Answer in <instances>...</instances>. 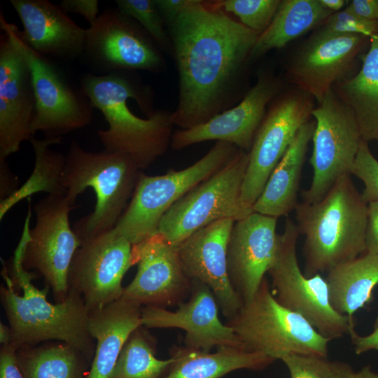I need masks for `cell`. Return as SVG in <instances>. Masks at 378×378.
Instances as JSON below:
<instances>
[{
	"instance_id": "6da1fadb",
	"label": "cell",
	"mask_w": 378,
	"mask_h": 378,
	"mask_svg": "<svg viewBox=\"0 0 378 378\" xmlns=\"http://www.w3.org/2000/svg\"><path fill=\"white\" fill-rule=\"evenodd\" d=\"M167 22L179 76L172 120L186 130L232 105L242 69L260 34L233 20L214 1L191 0Z\"/></svg>"
},
{
	"instance_id": "7a4b0ae2",
	"label": "cell",
	"mask_w": 378,
	"mask_h": 378,
	"mask_svg": "<svg viewBox=\"0 0 378 378\" xmlns=\"http://www.w3.org/2000/svg\"><path fill=\"white\" fill-rule=\"evenodd\" d=\"M81 83L108 123V129L97 131L104 150L127 155L141 171L167 151L174 125L172 112L151 110L147 98L120 71L88 74Z\"/></svg>"
},
{
	"instance_id": "3957f363",
	"label": "cell",
	"mask_w": 378,
	"mask_h": 378,
	"mask_svg": "<svg viewBox=\"0 0 378 378\" xmlns=\"http://www.w3.org/2000/svg\"><path fill=\"white\" fill-rule=\"evenodd\" d=\"M12 277L4 266L6 286L0 287L1 302L16 350L49 341L66 342L92 361L95 341L88 329L89 311L81 295L69 288L61 302L47 300L49 287L38 289L31 283L33 273L13 261Z\"/></svg>"
},
{
	"instance_id": "277c9868",
	"label": "cell",
	"mask_w": 378,
	"mask_h": 378,
	"mask_svg": "<svg viewBox=\"0 0 378 378\" xmlns=\"http://www.w3.org/2000/svg\"><path fill=\"white\" fill-rule=\"evenodd\" d=\"M299 234L304 237V274L312 276L366 253L368 203L351 174L342 176L325 197L295 209Z\"/></svg>"
},
{
	"instance_id": "5b68a950",
	"label": "cell",
	"mask_w": 378,
	"mask_h": 378,
	"mask_svg": "<svg viewBox=\"0 0 378 378\" xmlns=\"http://www.w3.org/2000/svg\"><path fill=\"white\" fill-rule=\"evenodd\" d=\"M62 185L66 197L76 204L77 197L92 188L96 195L93 212L76 222L73 230L80 244L112 230L128 205L141 172L122 153L89 152L72 141L66 155Z\"/></svg>"
},
{
	"instance_id": "8992f818",
	"label": "cell",
	"mask_w": 378,
	"mask_h": 378,
	"mask_svg": "<svg viewBox=\"0 0 378 378\" xmlns=\"http://www.w3.org/2000/svg\"><path fill=\"white\" fill-rule=\"evenodd\" d=\"M240 151L234 145L218 141L200 160L181 169L160 176L140 172L132 198L112 230L136 245L158 232L166 212L194 187L225 167Z\"/></svg>"
},
{
	"instance_id": "52a82bcc",
	"label": "cell",
	"mask_w": 378,
	"mask_h": 378,
	"mask_svg": "<svg viewBox=\"0 0 378 378\" xmlns=\"http://www.w3.org/2000/svg\"><path fill=\"white\" fill-rule=\"evenodd\" d=\"M245 349L275 360L288 355L327 358L330 340L302 316L280 304L265 277L252 300L226 323Z\"/></svg>"
},
{
	"instance_id": "ba28073f",
	"label": "cell",
	"mask_w": 378,
	"mask_h": 378,
	"mask_svg": "<svg viewBox=\"0 0 378 378\" xmlns=\"http://www.w3.org/2000/svg\"><path fill=\"white\" fill-rule=\"evenodd\" d=\"M299 234L296 224L287 218L283 233L279 234L276 258L268 271L275 299L326 338L332 340L349 334L354 327V318L334 309L326 278L321 274L307 276L302 272L296 251Z\"/></svg>"
},
{
	"instance_id": "9c48e42d",
	"label": "cell",
	"mask_w": 378,
	"mask_h": 378,
	"mask_svg": "<svg viewBox=\"0 0 378 378\" xmlns=\"http://www.w3.org/2000/svg\"><path fill=\"white\" fill-rule=\"evenodd\" d=\"M248 153L240 150L223 169L184 195L161 219L158 233L178 246L198 230L217 220H241L253 211L241 201Z\"/></svg>"
},
{
	"instance_id": "30bf717a",
	"label": "cell",
	"mask_w": 378,
	"mask_h": 378,
	"mask_svg": "<svg viewBox=\"0 0 378 378\" xmlns=\"http://www.w3.org/2000/svg\"><path fill=\"white\" fill-rule=\"evenodd\" d=\"M0 27L23 55L31 71L36 104L31 123L32 135L41 132L46 137H62L88 125L94 108L83 91L78 92L70 87L45 56L21 38L18 27L7 22L3 14Z\"/></svg>"
},
{
	"instance_id": "8fae6325",
	"label": "cell",
	"mask_w": 378,
	"mask_h": 378,
	"mask_svg": "<svg viewBox=\"0 0 378 378\" xmlns=\"http://www.w3.org/2000/svg\"><path fill=\"white\" fill-rule=\"evenodd\" d=\"M312 115L315 119L314 147L309 162L313 169L309 188L302 193L303 202L322 200L345 174H351L362 140L353 111L330 90Z\"/></svg>"
},
{
	"instance_id": "7c38bea8",
	"label": "cell",
	"mask_w": 378,
	"mask_h": 378,
	"mask_svg": "<svg viewBox=\"0 0 378 378\" xmlns=\"http://www.w3.org/2000/svg\"><path fill=\"white\" fill-rule=\"evenodd\" d=\"M76 205L65 195H48L34 206L36 223L24 244L23 268L42 276L55 302L69 292L68 274L80 241L71 227L69 215Z\"/></svg>"
},
{
	"instance_id": "4fadbf2b",
	"label": "cell",
	"mask_w": 378,
	"mask_h": 378,
	"mask_svg": "<svg viewBox=\"0 0 378 378\" xmlns=\"http://www.w3.org/2000/svg\"><path fill=\"white\" fill-rule=\"evenodd\" d=\"M132 246L113 230L81 242L69 267L68 284L81 295L89 312L122 298V278L132 266Z\"/></svg>"
},
{
	"instance_id": "5bb4252c",
	"label": "cell",
	"mask_w": 378,
	"mask_h": 378,
	"mask_svg": "<svg viewBox=\"0 0 378 378\" xmlns=\"http://www.w3.org/2000/svg\"><path fill=\"white\" fill-rule=\"evenodd\" d=\"M314 109L306 93L288 94L278 99L265 114L248 153L241 201L253 210L274 169L281 160L300 128Z\"/></svg>"
},
{
	"instance_id": "9a60e30c",
	"label": "cell",
	"mask_w": 378,
	"mask_h": 378,
	"mask_svg": "<svg viewBox=\"0 0 378 378\" xmlns=\"http://www.w3.org/2000/svg\"><path fill=\"white\" fill-rule=\"evenodd\" d=\"M136 275L124 287L122 298L141 307L166 308L179 305L190 296L192 281L185 273L177 246L160 233L132 246Z\"/></svg>"
},
{
	"instance_id": "2e32d148",
	"label": "cell",
	"mask_w": 378,
	"mask_h": 378,
	"mask_svg": "<svg viewBox=\"0 0 378 378\" xmlns=\"http://www.w3.org/2000/svg\"><path fill=\"white\" fill-rule=\"evenodd\" d=\"M106 10L87 29L85 52L106 74L122 70L160 72L163 58L150 40L131 20Z\"/></svg>"
},
{
	"instance_id": "e0dca14e",
	"label": "cell",
	"mask_w": 378,
	"mask_h": 378,
	"mask_svg": "<svg viewBox=\"0 0 378 378\" xmlns=\"http://www.w3.org/2000/svg\"><path fill=\"white\" fill-rule=\"evenodd\" d=\"M277 219L252 212L234 223L227 245V273L243 304L252 300L276 258Z\"/></svg>"
},
{
	"instance_id": "ac0fdd59",
	"label": "cell",
	"mask_w": 378,
	"mask_h": 378,
	"mask_svg": "<svg viewBox=\"0 0 378 378\" xmlns=\"http://www.w3.org/2000/svg\"><path fill=\"white\" fill-rule=\"evenodd\" d=\"M234 222L232 218L214 222L177 246L186 275L190 280L199 281L211 289L227 320L234 317L243 306L227 273V245Z\"/></svg>"
},
{
	"instance_id": "d6986e66",
	"label": "cell",
	"mask_w": 378,
	"mask_h": 378,
	"mask_svg": "<svg viewBox=\"0 0 378 378\" xmlns=\"http://www.w3.org/2000/svg\"><path fill=\"white\" fill-rule=\"evenodd\" d=\"M188 300L176 311L155 307H143L142 326L146 328H181L186 332V347L210 351L216 346L244 347L233 330L218 316V304L211 289L192 280Z\"/></svg>"
},
{
	"instance_id": "ffe728a7",
	"label": "cell",
	"mask_w": 378,
	"mask_h": 378,
	"mask_svg": "<svg viewBox=\"0 0 378 378\" xmlns=\"http://www.w3.org/2000/svg\"><path fill=\"white\" fill-rule=\"evenodd\" d=\"M35 97L29 65L8 36H0V160L33 136Z\"/></svg>"
},
{
	"instance_id": "44dd1931",
	"label": "cell",
	"mask_w": 378,
	"mask_h": 378,
	"mask_svg": "<svg viewBox=\"0 0 378 378\" xmlns=\"http://www.w3.org/2000/svg\"><path fill=\"white\" fill-rule=\"evenodd\" d=\"M278 89V82L274 79L260 77L236 106L203 124L173 132L170 146L181 150L202 141L216 140L232 144L248 153L265 115L266 106Z\"/></svg>"
},
{
	"instance_id": "7402d4cb",
	"label": "cell",
	"mask_w": 378,
	"mask_h": 378,
	"mask_svg": "<svg viewBox=\"0 0 378 378\" xmlns=\"http://www.w3.org/2000/svg\"><path fill=\"white\" fill-rule=\"evenodd\" d=\"M363 36L334 34L323 30L302 47L288 70L289 80L318 104L347 73Z\"/></svg>"
},
{
	"instance_id": "603a6c76",
	"label": "cell",
	"mask_w": 378,
	"mask_h": 378,
	"mask_svg": "<svg viewBox=\"0 0 378 378\" xmlns=\"http://www.w3.org/2000/svg\"><path fill=\"white\" fill-rule=\"evenodd\" d=\"M22 24L21 38L41 55L74 57L85 52L87 29L48 0H10Z\"/></svg>"
},
{
	"instance_id": "cb8c5ba5",
	"label": "cell",
	"mask_w": 378,
	"mask_h": 378,
	"mask_svg": "<svg viewBox=\"0 0 378 378\" xmlns=\"http://www.w3.org/2000/svg\"><path fill=\"white\" fill-rule=\"evenodd\" d=\"M142 307L120 298L88 316L89 332L96 342L86 378H110L130 335L142 326Z\"/></svg>"
},
{
	"instance_id": "d4e9b609",
	"label": "cell",
	"mask_w": 378,
	"mask_h": 378,
	"mask_svg": "<svg viewBox=\"0 0 378 378\" xmlns=\"http://www.w3.org/2000/svg\"><path fill=\"white\" fill-rule=\"evenodd\" d=\"M314 129L315 121L309 120L300 128L253 205V212L278 218L295 210L305 155Z\"/></svg>"
},
{
	"instance_id": "484cf974",
	"label": "cell",
	"mask_w": 378,
	"mask_h": 378,
	"mask_svg": "<svg viewBox=\"0 0 378 378\" xmlns=\"http://www.w3.org/2000/svg\"><path fill=\"white\" fill-rule=\"evenodd\" d=\"M171 356L174 361L161 378H220L237 370H261L275 361L260 352L228 346H219L214 353L177 347Z\"/></svg>"
},
{
	"instance_id": "4316f807",
	"label": "cell",
	"mask_w": 378,
	"mask_h": 378,
	"mask_svg": "<svg viewBox=\"0 0 378 378\" xmlns=\"http://www.w3.org/2000/svg\"><path fill=\"white\" fill-rule=\"evenodd\" d=\"M330 302L335 310L354 318L355 312L368 307L378 285V255L365 253L327 272Z\"/></svg>"
},
{
	"instance_id": "83f0119b",
	"label": "cell",
	"mask_w": 378,
	"mask_h": 378,
	"mask_svg": "<svg viewBox=\"0 0 378 378\" xmlns=\"http://www.w3.org/2000/svg\"><path fill=\"white\" fill-rule=\"evenodd\" d=\"M337 97L353 111L362 139L369 142L378 135V32L370 37V46L362 67L354 77L337 88Z\"/></svg>"
},
{
	"instance_id": "f1b7e54d",
	"label": "cell",
	"mask_w": 378,
	"mask_h": 378,
	"mask_svg": "<svg viewBox=\"0 0 378 378\" xmlns=\"http://www.w3.org/2000/svg\"><path fill=\"white\" fill-rule=\"evenodd\" d=\"M332 13L320 0L281 1L271 23L259 35L251 58L260 56L274 48H281L328 19Z\"/></svg>"
},
{
	"instance_id": "f546056e",
	"label": "cell",
	"mask_w": 378,
	"mask_h": 378,
	"mask_svg": "<svg viewBox=\"0 0 378 378\" xmlns=\"http://www.w3.org/2000/svg\"><path fill=\"white\" fill-rule=\"evenodd\" d=\"M24 378H86L92 361L74 346L49 341L17 350Z\"/></svg>"
},
{
	"instance_id": "4dcf8cb0",
	"label": "cell",
	"mask_w": 378,
	"mask_h": 378,
	"mask_svg": "<svg viewBox=\"0 0 378 378\" xmlns=\"http://www.w3.org/2000/svg\"><path fill=\"white\" fill-rule=\"evenodd\" d=\"M62 137H45L38 139L32 136L29 141L32 146L35 164L27 181L13 194L0 203V219L18 202L38 192L48 195H66L62 185L66 155L54 151L50 146L62 142Z\"/></svg>"
},
{
	"instance_id": "1f68e13d",
	"label": "cell",
	"mask_w": 378,
	"mask_h": 378,
	"mask_svg": "<svg viewBox=\"0 0 378 378\" xmlns=\"http://www.w3.org/2000/svg\"><path fill=\"white\" fill-rule=\"evenodd\" d=\"M174 361L156 358L153 339L141 326L125 344L110 378H161Z\"/></svg>"
},
{
	"instance_id": "d6a6232c",
	"label": "cell",
	"mask_w": 378,
	"mask_h": 378,
	"mask_svg": "<svg viewBox=\"0 0 378 378\" xmlns=\"http://www.w3.org/2000/svg\"><path fill=\"white\" fill-rule=\"evenodd\" d=\"M281 360L290 378H352L355 373L348 363L326 357L294 354L286 356Z\"/></svg>"
},
{
	"instance_id": "836d02e7",
	"label": "cell",
	"mask_w": 378,
	"mask_h": 378,
	"mask_svg": "<svg viewBox=\"0 0 378 378\" xmlns=\"http://www.w3.org/2000/svg\"><path fill=\"white\" fill-rule=\"evenodd\" d=\"M281 1L220 0L214 3L225 13L236 15L245 27L259 34L271 23Z\"/></svg>"
},
{
	"instance_id": "e575fe53",
	"label": "cell",
	"mask_w": 378,
	"mask_h": 378,
	"mask_svg": "<svg viewBox=\"0 0 378 378\" xmlns=\"http://www.w3.org/2000/svg\"><path fill=\"white\" fill-rule=\"evenodd\" d=\"M118 10L134 19L164 50L170 48V41L163 25L161 15L153 0H117Z\"/></svg>"
},
{
	"instance_id": "d590c367",
	"label": "cell",
	"mask_w": 378,
	"mask_h": 378,
	"mask_svg": "<svg viewBox=\"0 0 378 378\" xmlns=\"http://www.w3.org/2000/svg\"><path fill=\"white\" fill-rule=\"evenodd\" d=\"M352 174L360 178L365 189L362 193L368 203L378 200V160L371 153L368 142L361 140Z\"/></svg>"
},
{
	"instance_id": "8d00e7d4",
	"label": "cell",
	"mask_w": 378,
	"mask_h": 378,
	"mask_svg": "<svg viewBox=\"0 0 378 378\" xmlns=\"http://www.w3.org/2000/svg\"><path fill=\"white\" fill-rule=\"evenodd\" d=\"M334 34H358L371 37L378 32V21L360 18L344 9L332 13L322 29Z\"/></svg>"
},
{
	"instance_id": "74e56055",
	"label": "cell",
	"mask_w": 378,
	"mask_h": 378,
	"mask_svg": "<svg viewBox=\"0 0 378 378\" xmlns=\"http://www.w3.org/2000/svg\"><path fill=\"white\" fill-rule=\"evenodd\" d=\"M0 378H24L18 361L17 350L11 344L1 346Z\"/></svg>"
},
{
	"instance_id": "f35d334b",
	"label": "cell",
	"mask_w": 378,
	"mask_h": 378,
	"mask_svg": "<svg viewBox=\"0 0 378 378\" xmlns=\"http://www.w3.org/2000/svg\"><path fill=\"white\" fill-rule=\"evenodd\" d=\"M98 4L97 0H62L59 6L66 13L82 15L92 25L99 15Z\"/></svg>"
},
{
	"instance_id": "ab89813d",
	"label": "cell",
	"mask_w": 378,
	"mask_h": 378,
	"mask_svg": "<svg viewBox=\"0 0 378 378\" xmlns=\"http://www.w3.org/2000/svg\"><path fill=\"white\" fill-rule=\"evenodd\" d=\"M366 253L378 255V200L368 203Z\"/></svg>"
},
{
	"instance_id": "60d3db41",
	"label": "cell",
	"mask_w": 378,
	"mask_h": 378,
	"mask_svg": "<svg viewBox=\"0 0 378 378\" xmlns=\"http://www.w3.org/2000/svg\"><path fill=\"white\" fill-rule=\"evenodd\" d=\"M349 335L351 337L354 351L357 355L371 350H378V317L374 323L372 332L369 335H359L356 332L354 327L351 329Z\"/></svg>"
},
{
	"instance_id": "b9f144b4",
	"label": "cell",
	"mask_w": 378,
	"mask_h": 378,
	"mask_svg": "<svg viewBox=\"0 0 378 378\" xmlns=\"http://www.w3.org/2000/svg\"><path fill=\"white\" fill-rule=\"evenodd\" d=\"M345 9L360 18L378 21V0H353Z\"/></svg>"
},
{
	"instance_id": "7bdbcfd3",
	"label": "cell",
	"mask_w": 378,
	"mask_h": 378,
	"mask_svg": "<svg viewBox=\"0 0 378 378\" xmlns=\"http://www.w3.org/2000/svg\"><path fill=\"white\" fill-rule=\"evenodd\" d=\"M0 199L1 201H3L18 190V183L15 180L16 178L14 177V175L10 172L6 160H0Z\"/></svg>"
},
{
	"instance_id": "ee69618b",
	"label": "cell",
	"mask_w": 378,
	"mask_h": 378,
	"mask_svg": "<svg viewBox=\"0 0 378 378\" xmlns=\"http://www.w3.org/2000/svg\"><path fill=\"white\" fill-rule=\"evenodd\" d=\"M191 0H155V5L166 22L172 20L183 8H185Z\"/></svg>"
},
{
	"instance_id": "f6af8a7d",
	"label": "cell",
	"mask_w": 378,
	"mask_h": 378,
	"mask_svg": "<svg viewBox=\"0 0 378 378\" xmlns=\"http://www.w3.org/2000/svg\"><path fill=\"white\" fill-rule=\"evenodd\" d=\"M12 332L9 326L1 322L0 323V343L1 345H8L11 343Z\"/></svg>"
},
{
	"instance_id": "bcb514c9",
	"label": "cell",
	"mask_w": 378,
	"mask_h": 378,
	"mask_svg": "<svg viewBox=\"0 0 378 378\" xmlns=\"http://www.w3.org/2000/svg\"><path fill=\"white\" fill-rule=\"evenodd\" d=\"M352 378H378V372L374 371L370 365H366L355 372Z\"/></svg>"
},
{
	"instance_id": "7dc6e473",
	"label": "cell",
	"mask_w": 378,
	"mask_h": 378,
	"mask_svg": "<svg viewBox=\"0 0 378 378\" xmlns=\"http://www.w3.org/2000/svg\"><path fill=\"white\" fill-rule=\"evenodd\" d=\"M322 5L332 13L340 10L346 4L344 0H320Z\"/></svg>"
},
{
	"instance_id": "c3c4849f",
	"label": "cell",
	"mask_w": 378,
	"mask_h": 378,
	"mask_svg": "<svg viewBox=\"0 0 378 378\" xmlns=\"http://www.w3.org/2000/svg\"><path fill=\"white\" fill-rule=\"evenodd\" d=\"M377 139V140H378V135H377V139Z\"/></svg>"
}]
</instances>
